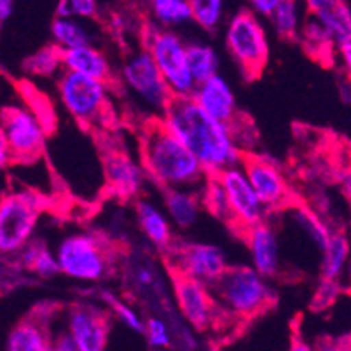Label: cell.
<instances>
[{
	"label": "cell",
	"mask_w": 351,
	"mask_h": 351,
	"mask_svg": "<svg viewBox=\"0 0 351 351\" xmlns=\"http://www.w3.org/2000/svg\"><path fill=\"white\" fill-rule=\"evenodd\" d=\"M159 119L189 147L210 175L243 161L234 128L205 112L193 97H175Z\"/></svg>",
	"instance_id": "obj_1"
},
{
	"label": "cell",
	"mask_w": 351,
	"mask_h": 351,
	"mask_svg": "<svg viewBox=\"0 0 351 351\" xmlns=\"http://www.w3.org/2000/svg\"><path fill=\"white\" fill-rule=\"evenodd\" d=\"M140 159L147 175L161 189L201 191L210 173L189 147L161 119H151L140 136Z\"/></svg>",
	"instance_id": "obj_2"
},
{
	"label": "cell",
	"mask_w": 351,
	"mask_h": 351,
	"mask_svg": "<svg viewBox=\"0 0 351 351\" xmlns=\"http://www.w3.org/2000/svg\"><path fill=\"white\" fill-rule=\"evenodd\" d=\"M217 306L231 322H247L274 302L269 278L254 266H229L219 282L210 287Z\"/></svg>",
	"instance_id": "obj_3"
},
{
	"label": "cell",
	"mask_w": 351,
	"mask_h": 351,
	"mask_svg": "<svg viewBox=\"0 0 351 351\" xmlns=\"http://www.w3.org/2000/svg\"><path fill=\"white\" fill-rule=\"evenodd\" d=\"M60 271L66 278L81 283L107 280L116 267V250L97 232H73L56 247Z\"/></svg>",
	"instance_id": "obj_4"
},
{
	"label": "cell",
	"mask_w": 351,
	"mask_h": 351,
	"mask_svg": "<svg viewBox=\"0 0 351 351\" xmlns=\"http://www.w3.org/2000/svg\"><path fill=\"white\" fill-rule=\"evenodd\" d=\"M58 95L70 117L86 130H98L108 123V82L63 70L58 77Z\"/></svg>",
	"instance_id": "obj_5"
},
{
	"label": "cell",
	"mask_w": 351,
	"mask_h": 351,
	"mask_svg": "<svg viewBox=\"0 0 351 351\" xmlns=\"http://www.w3.org/2000/svg\"><path fill=\"white\" fill-rule=\"evenodd\" d=\"M121 79L124 88L136 98L143 108L151 112L152 119H159L175 98L147 47L133 51L124 60Z\"/></svg>",
	"instance_id": "obj_6"
},
{
	"label": "cell",
	"mask_w": 351,
	"mask_h": 351,
	"mask_svg": "<svg viewBox=\"0 0 351 351\" xmlns=\"http://www.w3.org/2000/svg\"><path fill=\"white\" fill-rule=\"evenodd\" d=\"M226 46L247 79L258 77L269 60V43L254 11H239L226 28Z\"/></svg>",
	"instance_id": "obj_7"
},
{
	"label": "cell",
	"mask_w": 351,
	"mask_h": 351,
	"mask_svg": "<svg viewBox=\"0 0 351 351\" xmlns=\"http://www.w3.org/2000/svg\"><path fill=\"white\" fill-rule=\"evenodd\" d=\"M145 47L158 63L173 97H193L197 82L191 72L187 43H184L180 35L156 25L147 32Z\"/></svg>",
	"instance_id": "obj_8"
},
{
	"label": "cell",
	"mask_w": 351,
	"mask_h": 351,
	"mask_svg": "<svg viewBox=\"0 0 351 351\" xmlns=\"http://www.w3.org/2000/svg\"><path fill=\"white\" fill-rule=\"evenodd\" d=\"M43 210V197L34 189L12 191L0 203V252L14 255L34 238Z\"/></svg>",
	"instance_id": "obj_9"
},
{
	"label": "cell",
	"mask_w": 351,
	"mask_h": 351,
	"mask_svg": "<svg viewBox=\"0 0 351 351\" xmlns=\"http://www.w3.org/2000/svg\"><path fill=\"white\" fill-rule=\"evenodd\" d=\"M0 138L8 143L12 162L39 161L46 151L47 128L25 107H8L2 114Z\"/></svg>",
	"instance_id": "obj_10"
},
{
	"label": "cell",
	"mask_w": 351,
	"mask_h": 351,
	"mask_svg": "<svg viewBox=\"0 0 351 351\" xmlns=\"http://www.w3.org/2000/svg\"><path fill=\"white\" fill-rule=\"evenodd\" d=\"M171 274L187 276L206 287H212L228 271L224 250L212 243H173L165 254Z\"/></svg>",
	"instance_id": "obj_11"
},
{
	"label": "cell",
	"mask_w": 351,
	"mask_h": 351,
	"mask_svg": "<svg viewBox=\"0 0 351 351\" xmlns=\"http://www.w3.org/2000/svg\"><path fill=\"white\" fill-rule=\"evenodd\" d=\"M171 285L180 317L196 332L213 330L220 320H229L217 306L210 287L180 274H171Z\"/></svg>",
	"instance_id": "obj_12"
},
{
	"label": "cell",
	"mask_w": 351,
	"mask_h": 351,
	"mask_svg": "<svg viewBox=\"0 0 351 351\" xmlns=\"http://www.w3.org/2000/svg\"><path fill=\"white\" fill-rule=\"evenodd\" d=\"M217 175L224 184L226 191H228L229 203H231V228L245 234L250 228L267 220V215L271 213L269 208L264 205V201L261 199L257 191L254 189L241 162L229 166V168H226V170Z\"/></svg>",
	"instance_id": "obj_13"
},
{
	"label": "cell",
	"mask_w": 351,
	"mask_h": 351,
	"mask_svg": "<svg viewBox=\"0 0 351 351\" xmlns=\"http://www.w3.org/2000/svg\"><path fill=\"white\" fill-rule=\"evenodd\" d=\"M245 171L250 178L252 186L257 191L264 205L269 208V212H280L285 210L292 203V193L283 177L282 170L269 159L263 156H243Z\"/></svg>",
	"instance_id": "obj_14"
},
{
	"label": "cell",
	"mask_w": 351,
	"mask_h": 351,
	"mask_svg": "<svg viewBox=\"0 0 351 351\" xmlns=\"http://www.w3.org/2000/svg\"><path fill=\"white\" fill-rule=\"evenodd\" d=\"M245 239H247L252 266L266 278H278L285 271V257H283L282 236L276 226L269 219L264 220L248 229L245 232Z\"/></svg>",
	"instance_id": "obj_15"
},
{
	"label": "cell",
	"mask_w": 351,
	"mask_h": 351,
	"mask_svg": "<svg viewBox=\"0 0 351 351\" xmlns=\"http://www.w3.org/2000/svg\"><path fill=\"white\" fill-rule=\"evenodd\" d=\"M66 330L77 343L79 351H101L108 343V315L100 306L77 302L66 311Z\"/></svg>",
	"instance_id": "obj_16"
},
{
	"label": "cell",
	"mask_w": 351,
	"mask_h": 351,
	"mask_svg": "<svg viewBox=\"0 0 351 351\" xmlns=\"http://www.w3.org/2000/svg\"><path fill=\"white\" fill-rule=\"evenodd\" d=\"M105 186L121 199H133L142 194L145 178L149 177L143 165L133 161L119 149H108L101 154Z\"/></svg>",
	"instance_id": "obj_17"
},
{
	"label": "cell",
	"mask_w": 351,
	"mask_h": 351,
	"mask_svg": "<svg viewBox=\"0 0 351 351\" xmlns=\"http://www.w3.org/2000/svg\"><path fill=\"white\" fill-rule=\"evenodd\" d=\"M126 285L140 302H149L152 309L168 308L165 278L151 258L133 257L126 264Z\"/></svg>",
	"instance_id": "obj_18"
},
{
	"label": "cell",
	"mask_w": 351,
	"mask_h": 351,
	"mask_svg": "<svg viewBox=\"0 0 351 351\" xmlns=\"http://www.w3.org/2000/svg\"><path fill=\"white\" fill-rule=\"evenodd\" d=\"M194 101L199 105L205 112L219 121L234 126L239 119L236 97L229 82L220 73H215L213 77L199 82L193 93Z\"/></svg>",
	"instance_id": "obj_19"
},
{
	"label": "cell",
	"mask_w": 351,
	"mask_h": 351,
	"mask_svg": "<svg viewBox=\"0 0 351 351\" xmlns=\"http://www.w3.org/2000/svg\"><path fill=\"white\" fill-rule=\"evenodd\" d=\"M136 224H138L140 232L143 238L154 247L156 250L161 252L162 255L170 250L173 239V222L170 220L166 210L162 212L159 206H156L152 201L138 199L135 206Z\"/></svg>",
	"instance_id": "obj_20"
},
{
	"label": "cell",
	"mask_w": 351,
	"mask_h": 351,
	"mask_svg": "<svg viewBox=\"0 0 351 351\" xmlns=\"http://www.w3.org/2000/svg\"><path fill=\"white\" fill-rule=\"evenodd\" d=\"M9 351H49L53 350V332L43 315H30L16 324L5 339Z\"/></svg>",
	"instance_id": "obj_21"
},
{
	"label": "cell",
	"mask_w": 351,
	"mask_h": 351,
	"mask_svg": "<svg viewBox=\"0 0 351 351\" xmlns=\"http://www.w3.org/2000/svg\"><path fill=\"white\" fill-rule=\"evenodd\" d=\"M203 199L196 189H165V210L175 228L187 231L201 215Z\"/></svg>",
	"instance_id": "obj_22"
},
{
	"label": "cell",
	"mask_w": 351,
	"mask_h": 351,
	"mask_svg": "<svg viewBox=\"0 0 351 351\" xmlns=\"http://www.w3.org/2000/svg\"><path fill=\"white\" fill-rule=\"evenodd\" d=\"M63 65L70 72L82 73L98 81H112V66L108 63L107 56L91 44L63 49Z\"/></svg>",
	"instance_id": "obj_23"
},
{
	"label": "cell",
	"mask_w": 351,
	"mask_h": 351,
	"mask_svg": "<svg viewBox=\"0 0 351 351\" xmlns=\"http://www.w3.org/2000/svg\"><path fill=\"white\" fill-rule=\"evenodd\" d=\"M12 257L18 258V264H20L23 269L30 271V273L37 274L39 278H53L56 274H60V263L58 257H56V252L49 250L44 241L32 238L23 248H21L18 254H14Z\"/></svg>",
	"instance_id": "obj_24"
},
{
	"label": "cell",
	"mask_w": 351,
	"mask_h": 351,
	"mask_svg": "<svg viewBox=\"0 0 351 351\" xmlns=\"http://www.w3.org/2000/svg\"><path fill=\"white\" fill-rule=\"evenodd\" d=\"M351 241L344 232L332 231L320 258V276L328 280H341L350 263Z\"/></svg>",
	"instance_id": "obj_25"
},
{
	"label": "cell",
	"mask_w": 351,
	"mask_h": 351,
	"mask_svg": "<svg viewBox=\"0 0 351 351\" xmlns=\"http://www.w3.org/2000/svg\"><path fill=\"white\" fill-rule=\"evenodd\" d=\"M149 9L152 20L161 28L175 30L194 21L189 0H149Z\"/></svg>",
	"instance_id": "obj_26"
},
{
	"label": "cell",
	"mask_w": 351,
	"mask_h": 351,
	"mask_svg": "<svg viewBox=\"0 0 351 351\" xmlns=\"http://www.w3.org/2000/svg\"><path fill=\"white\" fill-rule=\"evenodd\" d=\"M51 35H53V43L62 49H72V47L91 44V32L79 18L56 16V20L51 25Z\"/></svg>",
	"instance_id": "obj_27"
},
{
	"label": "cell",
	"mask_w": 351,
	"mask_h": 351,
	"mask_svg": "<svg viewBox=\"0 0 351 351\" xmlns=\"http://www.w3.org/2000/svg\"><path fill=\"white\" fill-rule=\"evenodd\" d=\"M201 199H203V206L210 215L232 226L231 203H229L228 191H226L219 175H210L205 186L201 187Z\"/></svg>",
	"instance_id": "obj_28"
},
{
	"label": "cell",
	"mask_w": 351,
	"mask_h": 351,
	"mask_svg": "<svg viewBox=\"0 0 351 351\" xmlns=\"http://www.w3.org/2000/svg\"><path fill=\"white\" fill-rule=\"evenodd\" d=\"M23 70L32 77H56L65 70L63 65V49L56 44L43 47L25 60Z\"/></svg>",
	"instance_id": "obj_29"
},
{
	"label": "cell",
	"mask_w": 351,
	"mask_h": 351,
	"mask_svg": "<svg viewBox=\"0 0 351 351\" xmlns=\"http://www.w3.org/2000/svg\"><path fill=\"white\" fill-rule=\"evenodd\" d=\"M302 0H283L271 14V25L274 32L283 39H293L298 37L302 28Z\"/></svg>",
	"instance_id": "obj_30"
},
{
	"label": "cell",
	"mask_w": 351,
	"mask_h": 351,
	"mask_svg": "<svg viewBox=\"0 0 351 351\" xmlns=\"http://www.w3.org/2000/svg\"><path fill=\"white\" fill-rule=\"evenodd\" d=\"M187 56H189V66L196 82L206 81L219 73V56L215 49L205 43L187 44Z\"/></svg>",
	"instance_id": "obj_31"
},
{
	"label": "cell",
	"mask_w": 351,
	"mask_h": 351,
	"mask_svg": "<svg viewBox=\"0 0 351 351\" xmlns=\"http://www.w3.org/2000/svg\"><path fill=\"white\" fill-rule=\"evenodd\" d=\"M142 336L145 337L149 348H154V350H165V348L173 346L175 343V332L170 318H165L162 315H151L145 318Z\"/></svg>",
	"instance_id": "obj_32"
},
{
	"label": "cell",
	"mask_w": 351,
	"mask_h": 351,
	"mask_svg": "<svg viewBox=\"0 0 351 351\" xmlns=\"http://www.w3.org/2000/svg\"><path fill=\"white\" fill-rule=\"evenodd\" d=\"M194 23L206 32L219 28L224 18V0H189Z\"/></svg>",
	"instance_id": "obj_33"
},
{
	"label": "cell",
	"mask_w": 351,
	"mask_h": 351,
	"mask_svg": "<svg viewBox=\"0 0 351 351\" xmlns=\"http://www.w3.org/2000/svg\"><path fill=\"white\" fill-rule=\"evenodd\" d=\"M105 301L112 309L114 317L128 328V330L138 332L143 334V327H145V318L140 317V313L133 308L130 302H124L123 299L114 298L112 293H105Z\"/></svg>",
	"instance_id": "obj_34"
},
{
	"label": "cell",
	"mask_w": 351,
	"mask_h": 351,
	"mask_svg": "<svg viewBox=\"0 0 351 351\" xmlns=\"http://www.w3.org/2000/svg\"><path fill=\"white\" fill-rule=\"evenodd\" d=\"M98 12V0H58L56 16L91 20Z\"/></svg>",
	"instance_id": "obj_35"
},
{
	"label": "cell",
	"mask_w": 351,
	"mask_h": 351,
	"mask_svg": "<svg viewBox=\"0 0 351 351\" xmlns=\"http://www.w3.org/2000/svg\"><path fill=\"white\" fill-rule=\"evenodd\" d=\"M341 280H328L322 278L320 285H318L315 298H313V308L315 309H325L336 301L337 295L341 293Z\"/></svg>",
	"instance_id": "obj_36"
},
{
	"label": "cell",
	"mask_w": 351,
	"mask_h": 351,
	"mask_svg": "<svg viewBox=\"0 0 351 351\" xmlns=\"http://www.w3.org/2000/svg\"><path fill=\"white\" fill-rule=\"evenodd\" d=\"M302 4L306 5L308 12L315 16L320 23L327 21L337 9L344 5L343 0H302Z\"/></svg>",
	"instance_id": "obj_37"
},
{
	"label": "cell",
	"mask_w": 351,
	"mask_h": 351,
	"mask_svg": "<svg viewBox=\"0 0 351 351\" xmlns=\"http://www.w3.org/2000/svg\"><path fill=\"white\" fill-rule=\"evenodd\" d=\"M53 350L54 351H79L77 343L66 328L53 334Z\"/></svg>",
	"instance_id": "obj_38"
},
{
	"label": "cell",
	"mask_w": 351,
	"mask_h": 351,
	"mask_svg": "<svg viewBox=\"0 0 351 351\" xmlns=\"http://www.w3.org/2000/svg\"><path fill=\"white\" fill-rule=\"evenodd\" d=\"M282 2L283 0H248L252 11L258 16H266V18H271V14L276 11Z\"/></svg>",
	"instance_id": "obj_39"
},
{
	"label": "cell",
	"mask_w": 351,
	"mask_h": 351,
	"mask_svg": "<svg viewBox=\"0 0 351 351\" xmlns=\"http://www.w3.org/2000/svg\"><path fill=\"white\" fill-rule=\"evenodd\" d=\"M339 58L344 70H346L348 77L351 79V40L339 44Z\"/></svg>",
	"instance_id": "obj_40"
},
{
	"label": "cell",
	"mask_w": 351,
	"mask_h": 351,
	"mask_svg": "<svg viewBox=\"0 0 351 351\" xmlns=\"http://www.w3.org/2000/svg\"><path fill=\"white\" fill-rule=\"evenodd\" d=\"M343 194L346 197V203L351 208V161L346 165V170L343 173Z\"/></svg>",
	"instance_id": "obj_41"
},
{
	"label": "cell",
	"mask_w": 351,
	"mask_h": 351,
	"mask_svg": "<svg viewBox=\"0 0 351 351\" xmlns=\"http://www.w3.org/2000/svg\"><path fill=\"white\" fill-rule=\"evenodd\" d=\"M12 9H14V0H0V20H2V23L8 21L9 16L12 14Z\"/></svg>",
	"instance_id": "obj_42"
},
{
	"label": "cell",
	"mask_w": 351,
	"mask_h": 351,
	"mask_svg": "<svg viewBox=\"0 0 351 351\" xmlns=\"http://www.w3.org/2000/svg\"><path fill=\"white\" fill-rule=\"evenodd\" d=\"M343 278H346L348 289L351 290V258H350V263H348V266H346V271H344ZM343 278H341V280H343Z\"/></svg>",
	"instance_id": "obj_43"
},
{
	"label": "cell",
	"mask_w": 351,
	"mask_h": 351,
	"mask_svg": "<svg viewBox=\"0 0 351 351\" xmlns=\"http://www.w3.org/2000/svg\"><path fill=\"white\" fill-rule=\"evenodd\" d=\"M348 236H350V241H351V222H350V231H348Z\"/></svg>",
	"instance_id": "obj_44"
}]
</instances>
